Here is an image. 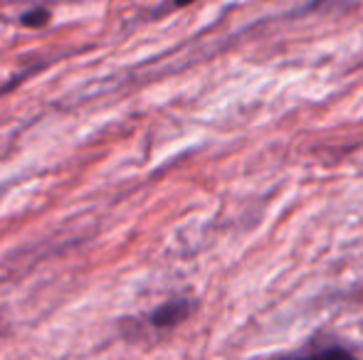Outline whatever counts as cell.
<instances>
[{"mask_svg": "<svg viewBox=\"0 0 363 360\" xmlns=\"http://www.w3.org/2000/svg\"><path fill=\"white\" fill-rule=\"evenodd\" d=\"M188 313H191V303H188L186 298H171V301L153 308L148 321L156 328H171V326H178L181 321H186Z\"/></svg>", "mask_w": 363, "mask_h": 360, "instance_id": "6da1fadb", "label": "cell"}, {"mask_svg": "<svg viewBox=\"0 0 363 360\" xmlns=\"http://www.w3.org/2000/svg\"><path fill=\"white\" fill-rule=\"evenodd\" d=\"M277 360H354L346 348L331 346V348H321V351H309V353H296V356H284Z\"/></svg>", "mask_w": 363, "mask_h": 360, "instance_id": "7a4b0ae2", "label": "cell"}, {"mask_svg": "<svg viewBox=\"0 0 363 360\" xmlns=\"http://www.w3.org/2000/svg\"><path fill=\"white\" fill-rule=\"evenodd\" d=\"M20 23H23L25 28H45V25L50 23V10L48 8H33V10H28V13H23Z\"/></svg>", "mask_w": 363, "mask_h": 360, "instance_id": "3957f363", "label": "cell"}, {"mask_svg": "<svg viewBox=\"0 0 363 360\" xmlns=\"http://www.w3.org/2000/svg\"><path fill=\"white\" fill-rule=\"evenodd\" d=\"M193 0H173V5H176V8H183V5H191Z\"/></svg>", "mask_w": 363, "mask_h": 360, "instance_id": "277c9868", "label": "cell"}]
</instances>
